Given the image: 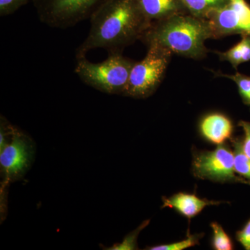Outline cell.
<instances>
[{
	"mask_svg": "<svg viewBox=\"0 0 250 250\" xmlns=\"http://www.w3.org/2000/svg\"><path fill=\"white\" fill-rule=\"evenodd\" d=\"M149 222H146L143 225H141L137 229L135 230L132 233L126 236V238L123 240L121 243L114 245L111 248H108V250H135L136 249V240H137L139 233L143 229L146 228L148 225Z\"/></svg>",
	"mask_w": 250,
	"mask_h": 250,
	"instance_id": "18",
	"label": "cell"
},
{
	"mask_svg": "<svg viewBox=\"0 0 250 250\" xmlns=\"http://www.w3.org/2000/svg\"><path fill=\"white\" fill-rule=\"evenodd\" d=\"M134 62L121 52L108 54L103 62L77 59L75 72L85 84L108 94H124Z\"/></svg>",
	"mask_w": 250,
	"mask_h": 250,
	"instance_id": "3",
	"label": "cell"
},
{
	"mask_svg": "<svg viewBox=\"0 0 250 250\" xmlns=\"http://www.w3.org/2000/svg\"><path fill=\"white\" fill-rule=\"evenodd\" d=\"M33 0H0V16L14 14L20 8Z\"/></svg>",
	"mask_w": 250,
	"mask_h": 250,
	"instance_id": "19",
	"label": "cell"
},
{
	"mask_svg": "<svg viewBox=\"0 0 250 250\" xmlns=\"http://www.w3.org/2000/svg\"><path fill=\"white\" fill-rule=\"evenodd\" d=\"M210 39L214 36L207 20L182 14L151 23L140 41L147 47L159 46L172 54L198 60L207 57L205 42Z\"/></svg>",
	"mask_w": 250,
	"mask_h": 250,
	"instance_id": "2",
	"label": "cell"
},
{
	"mask_svg": "<svg viewBox=\"0 0 250 250\" xmlns=\"http://www.w3.org/2000/svg\"><path fill=\"white\" fill-rule=\"evenodd\" d=\"M108 0H33L39 20L59 29L90 19Z\"/></svg>",
	"mask_w": 250,
	"mask_h": 250,
	"instance_id": "5",
	"label": "cell"
},
{
	"mask_svg": "<svg viewBox=\"0 0 250 250\" xmlns=\"http://www.w3.org/2000/svg\"><path fill=\"white\" fill-rule=\"evenodd\" d=\"M90 20L89 33L77 49V59L98 48L108 54L123 53L125 47L140 41L151 24L136 0H108Z\"/></svg>",
	"mask_w": 250,
	"mask_h": 250,
	"instance_id": "1",
	"label": "cell"
},
{
	"mask_svg": "<svg viewBox=\"0 0 250 250\" xmlns=\"http://www.w3.org/2000/svg\"><path fill=\"white\" fill-rule=\"evenodd\" d=\"M229 0H181L187 13L195 17L207 19L208 15L222 7Z\"/></svg>",
	"mask_w": 250,
	"mask_h": 250,
	"instance_id": "13",
	"label": "cell"
},
{
	"mask_svg": "<svg viewBox=\"0 0 250 250\" xmlns=\"http://www.w3.org/2000/svg\"><path fill=\"white\" fill-rule=\"evenodd\" d=\"M220 60L228 62L237 69L242 63L250 61V36L243 35L241 41L225 52H216Z\"/></svg>",
	"mask_w": 250,
	"mask_h": 250,
	"instance_id": "12",
	"label": "cell"
},
{
	"mask_svg": "<svg viewBox=\"0 0 250 250\" xmlns=\"http://www.w3.org/2000/svg\"><path fill=\"white\" fill-rule=\"evenodd\" d=\"M143 14L150 23L177 15L188 14L181 0H136Z\"/></svg>",
	"mask_w": 250,
	"mask_h": 250,
	"instance_id": "10",
	"label": "cell"
},
{
	"mask_svg": "<svg viewBox=\"0 0 250 250\" xmlns=\"http://www.w3.org/2000/svg\"><path fill=\"white\" fill-rule=\"evenodd\" d=\"M33 155L30 138L14 126L9 141L0 150V166L5 182L21 178L29 168Z\"/></svg>",
	"mask_w": 250,
	"mask_h": 250,
	"instance_id": "8",
	"label": "cell"
},
{
	"mask_svg": "<svg viewBox=\"0 0 250 250\" xmlns=\"http://www.w3.org/2000/svg\"><path fill=\"white\" fill-rule=\"evenodd\" d=\"M233 126L231 120L222 113H213L202 118L200 130L202 136L213 144L222 145L231 138Z\"/></svg>",
	"mask_w": 250,
	"mask_h": 250,
	"instance_id": "9",
	"label": "cell"
},
{
	"mask_svg": "<svg viewBox=\"0 0 250 250\" xmlns=\"http://www.w3.org/2000/svg\"><path fill=\"white\" fill-rule=\"evenodd\" d=\"M236 240L246 250H250V218L244 228L236 232Z\"/></svg>",
	"mask_w": 250,
	"mask_h": 250,
	"instance_id": "20",
	"label": "cell"
},
{
	"mask_svg": "<svg viewBox=\"0 0 250 250\" xmlns=\"http://www.w3.org/2000/svg\"><path fill=\"white\" fill-rule=\"evenodd\" d=\"M201 235H191L182 241L171 243V244L160 245L148 248L150 250H183L197 246L199 243Z\"/></svg>",
	"mask_w": 250,
	"mask_h": 250,
	"instance_id": "17",
	"label": "cell"
},
{
	"mask_svg": "<svg viewBox=\"0 0 250 250\" xmlns=\"http://www.w3.org/2000/svg\"><path fill=\"white\" fill-rule=\"evenodd\" d=\"M206 20L214 39L235 34L250 36V4L246 0H229Z\"/></svg>",
	"mask_w": 250,
	"mask_h": 250,
	"instance_id": "7",
	"label": "cell"
},
{
	"mask_svg": "<svg viewBox=\"0 0 250 250\" xmlns=\"http://www.w3.org/2000/svg\"><path fill=\"white\" fill-rule=\"evenodd\" d=\"M218 77H227L229 80L233 81L238 87V92L241 95L245 103L250 104V77L243 74L237 73L235 75H228L218 72L215 73Z\"/></svg>",
	"mask_w": 250,
	"mask_h": 250,
	"instance_id": "16",
	"label": "cell"
},
{
	"mask_svg": "<svg viewBox=\"0 0 250 250\" xmlns=\"http://www.w3.org/2000/svg\"><path fill=\"white\" fill-rule=\"evenodd\" d=\"M213 230V239L212 246L216 250H231L233 249V245L230 237L225 232L221 225L217 223L210 224Z\"/></svg>",
	"mask_w": 250,
	"mask_h": 250,
	"instance_id": "15",
	"label": "cell"
},
{
	"mask_svg": "<svg viewBox=\"0 0 250 250\" xmlns=\"http://www.w3.org/2000/svg\"><path fill=\"white\" fill-rule=\"evenodd\" d=\"M192 166V172L197 178L250 184L246 179L236 176L234 154L223 145H219L214 150L197 152L194 155Z\"/></svg>",
	"mask_w": 250,
	"mask_h": 250,
	"instance_id": "6",
	"label": "cell"
},
{
	"mask_svg": "<svg viewBox=\"0 0 250 250\" xmlns=\"http://www.w3.org/2000/svg\"><path fill=\"white\" fill-rule=\"evenodd\" d=\"M239 126L244 132V139L242 142L243 152L250 158V122L242 121L239 123Z\"/></svg>",
	"mask_w": 250,
	"mask_h": 250,
	"instance_id": "21",
	"label": "cell"
},
{
	"mask_svg": "<svg viewBox=\"0 0 250 250\" xmlns=\"http://www.w3.org/2000/svg\"><path fill=\"white\" fill-rule=\"evenodd\" d=\"M145 58L134 62L123 95L147 98L160 85L170 63L172 53L159 46H149Z\"/></svg>",
	"mask_w": 250,
	"mask_h": 250,
	"instance_id": "4",
	"label": "cell"
},
{
	"mask_svg": "<svg viewBox=\"0 0 250 250\" xmlns=\"http://www.w3.org/2000/svg\"><path fill=\"white\" fill-rule=\"evenodd\" d=\"M233 147L236 173L244 177L250 184V158L243 152L242 142L239 140L233 141Z\"/></svg>",
	"mask_w": 250,
	"mask_h": 250,
	"instance_id": "14",
	"label": "cell"
},
{
	"mask_svg": "<svg viewBox=\"0 0 250 250\" xmlns=\"http://www.w3.org/2000/svg\"><path fill=\"white\" fill-rule=\"evenodd\" d=\"M162 207L173 208L181 215L191 219L201 213L207 206L219 205L220 202L201 199L195 194L179 192L170 197L163 198Z\"/></svg>",
	"mask_w": 250,
	"mask_h": 250,
	"instance_id": "11",
	"label": "cell"
}]
</instances>
